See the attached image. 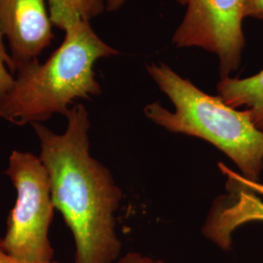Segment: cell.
<instances>
[{
  "instance_id": "6",
  "label": "cell",
  "mask_w": 263,
  "mask_h": 263,
  "mask_svg": "<svg viewBox=\"0 0 263 263\" xmlns=\"http://www.w3.org/2000/svg\"><path fill=\"white\" fill-rule=\"evenodd\" d=\"M45 0H0V28L15 66L37 60L54 33Z\"/></svg>"
},
{
  "instance_id": "9",
  "label": "cell",
  "mask_w": 263,
  "mask_h": 263,
  "mask_svg": "<svg viewBox=\"0 0 263 263\" xmlns=\"http://www.w3.org/2000/svg\"><path fill=\"white\" fill-rule=\"evenodd\" d=\"M3 37L4 35L0 28V99L12 88L16 71V66L6 50Z\"/></svg>"
},
{
  "instance_id": "2",
  "label": "cell",
  "mask_w": 263,
  "mask_h": 263,
  "mask_svg": "<svg viewBox=\"0 0 263 263\" xmlns=\"http://www.w3.org/2000/svg\"><path fill=\"white\" fill-rule=\"evenodd\" d=\"M65 32L45 63L35 60L16 67L12 88L0 99L1 119L17 126L45 122L55 114L66 116L77 100L102 93L95 64L119 51L99 37L89 21H79Z\"/></svg>"
},
{
  "instance_id": "10",
  "label": "cell",
  "mask_w": 263,
  "mask_h": 263,
  "mask_svg": "<svg viewBox=\"0 0 263 263\" xmlns=\"http://www.w3.org/2000/svg\"><path fill=\"white\" fill-rule=\"evenodd\" d=\"M115 263H167L162 259H155L139 252H129L120 256Z\"/></svg>"
},
{
  "instance_id": "1",
  "label": "cell",
  "mask_w": 263,
  "mask_h": 263,
  "mask_svg": "<svg viewBox=\"0 0 263 263\" xmlns=\"http://www.w3.org/2000/svg\"><path fill=\"white\" fill-rule=\"evenodd\" d=\"M66 117L63 134L42 123L31 125L54 205L73 236L76 263H115L122 250L115 219L122 190L111 172L91 155V123L84 105H72Z\"/></svg>"
},
{
  "instance_id": "7",
  "label": "cell",
  "mask_w": 263,
  "mask_h": 263,
  "mask_svg": "<svg viewBox=\"0 0 263 263\" xmlns=\"http://www.w3.org/2000/svg\"><path fill=\"white\" fill-rule=\"evenodd\" d=\"M217 96L233 108L244 107L251 119L263 132V69L247 78H221L216 85Z\"/></svg>"
},
{
  "instance_id": "12",
  "label": "cell",
  "mask_w": 263,
  "mask_h": 263,
  "mask_svg": "<svg viewBox=\"0 0 263 263\" xmlns=\"http://www.w3.org/2000/svg\"><path fill=\"white\" fill-rule=\"evenodd\" d=\"M0 263H35V262H28V261H23L20 260L18 258L10 255L7 254L6 252H4L1 248H0ZM37 263H60L56 261L55 259L52 261H48V262H37Z\"/></svg>"
},
{
  "instance_id": "8",
  "label": "cell",
  "mask_w": 263,
  "mask_h": 263,
  "mask_svg": "<svg viewBox=\"0 0 263 263\" xmlns=\"http://www.w3.org/2000/svg\"><path fill=\"white\" fill-rule=\"evenodd\" d=\"M104 8V0H49L51 21L64 31L79 21L90 22L100 16Z\"/></svg>"
},
{
  "instance_id": "13",
  "label": "cell",
  "mask_w": 263,
  "mask_h": 263,
  "mask_svg": "<svg viewBox=\"0 0 263 263\" xmlns=\"http://www.w3.org/2000/svg\"><path fill=\"white\" fill-rule=\"evenodd\" d=\"M126 0H106V5H105V8L108 10V11H116V10L119 9L124 2Z\"/></svg>"
},
{
  "instance_id": "3",
  "label": "cell",
  "mask_w": 263,
  "mask_h": 263,
  "mask_svg": "<svg viewBox=\"0 0 263 263\" xmlns=\"http://www.w3.org/2000/svg\"><path fill=\"white\" fill-rule=\"evenodd\" d=\"M146 69L174 104L175 111L154 102L144 107L145 116L167 131L215 145L239 168L247 183H256L263 170V132L256 128L249 112L201 91L164 63H152Z\"/></svg>"
},
{
  "instance_id": "11",
  "label": "cell",
  "mask_w": 263,
  "mask_h": 263,
  "mask_svg": "<svg viewBox=\"0 0 263 263\" xmlns=\"http://www.w3.org/2000/svg\"><path fill=\"white\" fill-rule=\"evenodd\" d=\"M245 18L263 20V0H246Z\"/></svg>"
},
{
  "instance_id": "5",
  "label": "cell",
  "mask_w": 263,
  "mask_h": 263,
  "mask_svg": "<svg viewBox=\"0 0 263 263\" xmlns=\"http://www.w3.org/2000/svg\"><path fill=\"white\" fill-rule=\"evenodd\" d=\"M186 7L172 42L176 47H197L218 59L220 79L242 62L246 46L243 21L246 0H177Z\"/></svg>"
},
{
  "instance_id": "4",
  "label": "cell",
  "mask_w": 263,
  "mask_h": 263,
  "mask_svg": "<svg viewBox=\"0 0 263 263\" xmlns=\"http://www.w3.org/2000/svg\"><path fill=\"white\" fill-rule=\"evenodd\" d=\"M4 173L16 189L17 199L7 217L0 248L23 261L54 260L49 229L56 208L47 170L39 156L14 149Z\"/></svg>"
}]
</instances>
